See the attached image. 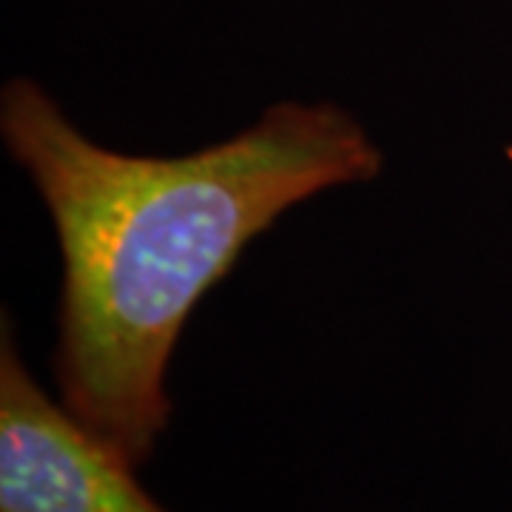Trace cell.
<instances>
[{
    "instance_id": "7a4b0ae2",
    "label": "cell",
    "mask_w": 512,
    "mask_h": 512,
    "mask_svg": "<svg viewBox=\"0 0 512 512\" xmlns=\"http://www.w3.org/2000/svg\"><path fill=\"white\" fill-rule=\"evenodd\" d=\"M140 470L32 376L15 322L0 325V512H174Z\"/></svg>"
},
{
    "instance_id": "6da1fadb",
    "label": "cell",
    "mask_w": 512,
    "mask_h": 512,
    "mask_svg": "<svg viewBox=\"0 0 512 512\" xmlns=\"http://www.w3.org/2000/svg\"><path fill=\"white\" fill-rule=\"evenodd\" d=\"M0 137L57 248V399L146 467L174 419L168 370L188 316L293 205L376 180L379 143L328 100H279L211 146L151 157L103 146L32 77L0 92Z\"/></svg>"
}]
</instances>
